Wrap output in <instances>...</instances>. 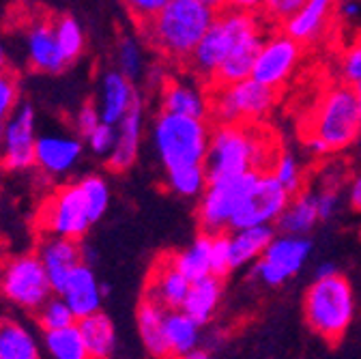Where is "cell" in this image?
<instances>
[{"label":"cell","mask_w":361,"mask_h":359,"mask_svg":"<svg viewBox=\"0 0 361 359\" xmlns=\"http://www.w3.org/2000/svg\"><path fill=\"white\" fill-rule=\"evenodd\" d=\"M54 32L67 65L75 63L86 48V35L82 24L73 16H59L54 18Z\"/></svg>","instance_id":"35"},{"label":"cell","mask_w":361,"mask_h":359,"mask_svg":"<svg viewBox=\"0 0 361 359\" xmlns=\"http://www.w3.org/2000/svg\"><path fill=\"white\" fill-rule=\"evenodd\" d=\"M138 95H140V91L135 88V82H131L118 69L104 71L99 75L97 102H95L99 108L102 121L110 123V125H118Z\"/></svg>","instance_id":"21"},{"label":"cell","mask_w":361,"mask_h":359,"mask_svg":"<svg viewBox=\"0 0 361 359\" xmlns=\"http://www.w3.org/2000/svg\"><path fill=\"white\" fill-rule=\"evenodd\" d=\"M24 46H26V61L32 71L61 73L69 67L59 48L54 20L48 18L32 20L24 32Z\"/></svg>","instance_id":"17"},{"label":"cell","mask_w":361,"mask_h":359,"mask_svg":"<svg viewBox=\"0 0 361 359\" xmlns=\"http://www.w3.org/2000/svg\"><path fill=\"white\" fill-rule=\"evenodd\" d=\"M355 291L340 272L329 278H316L303 297V314L310 329L323 340L338 344L355 319Z\"/></svg>","instance_id":"6"},{"label":"cell","mask_w":361,"mask_h":359,"mask_svg":"<svg viewBox=\"0 0 361 359\" xmlns=\"http://www.w3.org/2000/svg\"><path fill=\"white\" fill-rule=\"evenodd\" d=\"M0 295L28 312H37L54 295L37 252L18 254L5 260L3 274H0Z\"/></svg>","instance_id":"8"},{"label":"cell","mask_w":361,"mask_h":359,"mask_svg":"<svg viewBox=\"0 0 361 359\" xmlns=\"http://www.w3.org/2000/svg\"><path fill=\"white\" fill-rule=\"evenodd\" d=\"M78 183L82 185V192L86 196L90 217H93V221L97 224L106 215V211L110 207V198H112L108 178L102 176V174H86V176L80 178Z\"/></svg>","instance_id":"37"},{"label":"cell","mask_w":361,"mask_h":359,"mask_svg":"<svg viewBox=\"0 0 361 359\" xmlns=\"http://www.w3.org/2000/svg\"><path fill=\"white\" fill-rule=\"evenodd\" d=\"M209 88L213 123L256 125L271 114L278 102V91L256 82L254 78L228 84H215Z\"/></svg>","instance_id":"7"},{"label":"cell","mask_w":361,"mask_h":359,"mask_svg":"<svg viewBox=\"0 0 361 359\" xmlns=\"http://www.w3.org/2000/svg\"><path fill=\"white\" fill-rule=\"evenodd\" d=\"M200 80L192 78H174L170 75L159 88V106L166 112L209 118L211 121V88Z\"/></svg>","instance_id":"16"},{"label":"cell","mask_w":361,"mask_h":359,"mask_svg":"<svg viewBox=\"0 0 361 359\" xmlns=\"http://www.w3.org/2000/svg\"><path fill=\"white\" fill-rule=\"evenodd\" d=\"M142 46L145 41L140 35H121L114 43V69H118L131 82L142 80L149 67Z\"/></svg>","instance_id":"32"},{"label":"cell","mask_w":361,"mask_h":359,"mask_svg":"<svg viewBox=\"0 0 361 359\" xmlns=\"http://www.w3.org/2000/svg\"><path fill=\"white\" fill-rule=\"evenodd\" d=\"M176 359H211V355H209L207 348H196V351H192V353H188L183 357H176Z\"/></svg>","instance_id":"51"},{"label":"cell","mask_w":361,"mask_h":359,"mask_svg":"<svg viewBox=\"0 0 361 359\" xmlns=\"http://www.w3.org/2000/svg\"><path fill=\"white\" fill-rule=\"evenodd\" d=\"M271 28L262 13L219 9L185 69L207 86L252 78L258 50Z\"/></svg>","instance_id":"1"},{"label":"cell","mask_w":361,"mask_h":359,"mask_svg":"<svg viewBox=\"0 0 361 359\" xmlns=\"http://www.w3.org/2000/svg\"><path fill=\"white\" fill-rule=\"evenodd\" d=\"M59 295L67 301V305L75 314V319H84V317H90V314L99 312L102 303H104L102 282L95 276V269L84 262H80L69 274V278Z\"/></svg>","instance_id":"23"},{"label":"cell","mask_w":361,"mask_h":359,"mask_svg":"<svg viewBox=\"0 0 361 359\" xmlns=\"http://www.w3.org/2000/svg\"><path fill=\"white\" fill-rule=\"evenodd\" d=\"M361 133V114L350 84L338 82L321 93L310 112L305 147L310 153L327 157L353 147Z\"/></svg>","instance_id":"4"},{"label":"cell","mask_w":361,"mask_h":359,"mask_svg":"<svg viewBox=\"0 0 361 359\" xmlns=\"http://www.w3.org/2000/svg\"><path fill=\"white\" fill-rule=\"evenodd\" d=\"M280 153L271 131L256 125H226L211 127L209 151L204 168L209 178L237 176L245 172H264Z\"/></svg>","instance_id":"2"},{"label":"cell","mask_w":361,"mask_h":359,"mask_svg":"<svg viewBox=\"0 0 361 359\" xmlns=\"http://www.w3.org/2000/svg\"><path fill=\"white\" fill-rule=\"evenodd\" d=\"M80 334L93 359H112L116 353V329L108 314L102 310L90 317L78 319Z\"/></svg>","instance_id":"28"},{"label":"cell","mask_w":361,"mask_h":359,"mask_svg":"<svg viewBox=\"0 0 361 359\" xmlns=\"http://www.w3.org/2000/svg\"><path fill=\"white\" fill-rule=\"evenodd\" d=\"M334 274H338V267L334 262H321L319 267H316L314 278H329Z\"/></svg>","instance_id":"50"},{"label":"cell","mask_w":361,"mask_h":359,"mask_svg":"<svg viewBox=\"0 0 361 359\" xmlns=\"http://www.w3.org/2000/svg\"><path fill=\"white\" fill-rule=\"evenodd\" d=\"M346 200L353 211L361 213V170L353 172L346 183Z\"/></svg>","instance_id":"47"},{"label":"cell","mask_w":361,"mask_h":359,"mask_svg":"<svg viewBox=\"0 0 361 359\" xmlns=\"http://www.w3.org/2000/svg\"><path fill=\"white\" fill-rule=\"evenodd\" d=\"M338 78L344 84L355 86L361 80V37L346 46L338 61Z\"/></svg>","instance_id":"40"},{"label":"cell","mask_w":361,"mask_h":359,"mask_svg":"<svg viewBox=\"0 0 361 359\" xmlns=\"http://www.w3.org/2000/svg\"><path fill=\"white\" fill-rule=\"evenodd\" d=\"M43 346L52 359H93L80 334L78 321L69 327L43 331Z\"/></svg>","instance_id":"33"},{"label":"cell","mask_w":361,"mask_h":359,"mask_svg":"<svg viewBox=\"0 0 361 359\" xmlns=\"http://www.w3.org/2000/svg\"><path fill=\"white\" fill-rule=\"evenodd\" d=\"M7 69H9V56H7L5 48L0 46V73H3V71H7Z\"/></svg>","instance_id":"52"},{"label":"cell","mask_w":361,"mask_h":359,"mask_svg":"<svg viewBox=\"0 0 361 359\" xmlns=\"http://www.w3.org/2000/svg\"><path fill=\"white\" fill-rule=\"evenodd\" d=\"M312 254V241L297 235H276L267 245L264 254L252 264V278L264 286H282L297 276Z\"/></svg>","instance_id":"13"},{"label":"cell","mask_w":361,"mask_h":359,"mask_svg":"<svg viewBox=\"0 0 361 359\" xmlns=\"http://www.w3.org/2000/svg\"><path fill=\"white\" fill-rule=\"evenodd\" d=\"M288 200L290 192L274 174L269 170L258 172L233 217L231 231L247 226H276V221L280 219Z\"/></svg>","instance_id":"12"},{"label":"cell","mask_w":361,"mask_h":359,"mask_svg":"<svg viewBox=\"0 0 361 359\" xmlns=\"http://www.w3.org/2000/svg\"><path fill=\"white\" fill-rule=\"evenodd\" d=\"M258 172H245L237 176H224V178H209L204 192L198 198V209H196V219L200 233L207 235H219L228 233L233 217L254 183Z\"/></svg>","instance_id":"9"},{"label":"cell","mask_w":361,"mask_h":359,"mask_svg":"<svg viewBox=\"0 0 361 359\" xmlns=\"http://www.w3.org/2000/svg\"><path fill=\"white\" fill-rule=\"evenodd\" d=\"M102 123V114H99V108H97V104L95 102H86V104H82L80 106V110L75 112V116H73V129H75V133L78 136L84 140L90 131H93L97 125Z\"/></svg>","instance_id":"45"},{"label":"cell","mask_w":361,"mask_h":359,"mask_svg":"<svg viewBox=\"0 0 361 359\" xmlns=\"http://www.w3.org/2000/svg\"><path fill=\"white\" fill-rule=\"evenodd\" d=\"M166 314L168 310L149 297H142L135 310V325H138L140 340L147 353L155 359H170L166 344Z\"/></svg>","instance_id":"24"},{"label":"cell","mask_w":361,"mask_h":359,"mask_svg":"<svg viewBox=\"0 0 361 359\" xmlns=\"http://www.w3.org/2000/svg\"><path fill=\"white\" fill-rule=\"evenodd\" d=\"M84 140H86V147H88L90 153L106 159L112 153L114 145H116V125H110V123L102 121Z\"/></svg>","instance_id":"41"},{"label":"cell","mask_w":361,"mask_h":359,"mask_svg":"<svg viewBox=\"0 0 361 359\" xmlns=\"http://www.w3.org/2000/svg\"><path fill=\"white\" fill-rule=\"evenodd\" d=\"M142 136H145V102L142 95H138L131 104L129 112L116 125V145L112 153L106 157V164L112 172H125L135 164L140 153Z\"/></svg>","instance_id":"18"},{"label":"cell","mask_w":361,"mask_h":359,"mask_svg":"<svg viewBox=\"0 0 361 359\" xmlns=\"http://www.w3.org/2000/svg\"><path fill=\"white\" fill-rule=\"evenodd\" d=\"M102 295H104V299L110 297V284H102Z\"/></svg>","instance_id":"55"},{"label":"cell","mask_w":361,"mask_h":359,"mask_svg":"<svg viewBox=\"0 0 361 359\" xmlns=\"http://www.w3.org/2000/svg\"><path fill=\"white\" fill-rule=\"evenodd\" d=\"M353 91H355V97H357V104H359V114H361V80L353 86Z\"/></svg>","instance_id":"54"},{"label":"cell","mask_w":361,"mask_h":359,"mask_svg":"<svg viewBox=\"0 0 361 359\" xmlns=\"http://www.w3.org/2000/svg\"><path fill=\"white\" fill-rule=\"evenodd\" d=\"M276 237L274 226H247V229H233L228 231L231 243V262L233 269L254 264Z\"/></svg>","instance_id":"25"},{"label":"cell","mask_w":361,"mask_h":359,"mask_svg":"<svg viewBox=\"0 0 361 359\" xmlns=\"http://www.w3.org/2000/svg\"><path fill=\"white\" fill-rule=\"evenodd\" d=\"M307 0H262V16L271 26H282L290 20Z\"/></svg>","instance_id":"42"},{"label":"cell","mask_w":361,"mask_h":359,"mask_svg":"<svg viewBox=\"0 0 361 359\" xmlns=\"http://www.w3.org/2000/svg\"><path fill=\"white\" fill-rule=\"evenodd\" d=\"M224 9L243 11V13H260L262 0H224Z\"/></svg>","instance_id":"48"},{"label":"cell","mask_w":361,"mask_h":359,"mask_svg":"<svg viewBox=\"0 0 361 359\" xmlns=\"http://www.w3.org/2000/svg\"><path fill=\"white\" fill-rule=\"evenodd\" d=\"M84 145L78 133L69 131H43L35 142V168L45 178H63L71 174L82 162Z\"/></svg>","instance_id":"15"},{"label":"cell","mask_w":361,"mask_h":359,"mask_svg":"<svg viewBox=\"0 0 361 359\" xmlns=\"http://www.w3.org/2000/svg\"><path fill=\"white\" fill-rule=\"evenodd\" d=\"M80 254H82V262L88 264V267H95L97 264V250L95 248H90L86 243H80Z\"/></svg>","instance_id":"49"},{"label":"cell","mask_w":361,"mask_h":359,"mask_svg":"<svg viewBox=\"0 0 361 359\" xmlns=\"http://www.w3.org/2000/svg\"><path fill=\"white\" fill-rule=\"evenodd\" d=\"M211 243H213V235L200 233L185 250L170 254L172 256V262L176 264V269L190 282H196V280H202L207 276H213V267H211Z\"/></svg>","instance_id":"30"},{"label":"cell","mask_w":361,"mask_h":359,"mask_svg":"<svg viewBox=\"0 0 361 359\" xmlns=\"http://www.w3.org/2000/svg\"><path fill=\"white\" fill-rule=\"evenodd\" d=\"M37 112L30 104H20L0 136V166L9 172H24L35 166Z\"/></svg>","instance_id":"14"},{"label":"cell","mask_w":361,"mask_h":359,"mask_svg":"<svg viewBox=\"0 0 361 359\" xmlns=\"http://www.w3.org/2000/svg\"><path fill=\"white\" fill-rule=\"evenodd\" d=\"M20 104V78L16 71L7 69L0 73V136Z\"/></svg>","instance_id":"39"},{"label":"cell","mask_w":361,"mask_h":359,"mask_svg":"<svg viewBox=\"0 0 361 359\" xmlns=\"http://www.w3.org/2000/svg\"><path fill=\"white\" fill-rule=\"evenodd\" d=\"M37 224L43 235H56L80 241L95 224L93 217H90L82 185L75 181L50 194L39 209Z\"/></svg>","instance_id":"10"},{"label":"cell","mask_w":361,"mask_h":359,"mask_svg":"<svg viewBox=\"0 0 361 359\" xmlns=\"http://www.w3.org/2000/svg\"><path fill=\"white\" fill-rule=\"evenodd\" d=\"M166 344L170 359L183 357L198 348L200 344V325L190 319L183 310H168L166 314Z\"/></svg>","instance_id":"29"},{"label":"cell","mask_w":361,"mask_h":359,"mask_svg":"<svg viewBox=\"0 0 361 359\" xmlns=\"http://www.w3.org/2000/svg\"><path fill=\"white\" fill-rule=\"evenodd\" d=\"M336 16V0H307V3L280 28L286 30L301 46L321 41Z\"/></svg>","instance_id":"22"},{"label":"cell","mask_w":361,"mask_h":359,"mask_svg":"<svg viewBox=\"0 0 361 359\" xmlns=\"http://www.w3.org/2000/svg\"><path fill=\"white\" fill-rule=\"evenodd\" d=\"M303 61V46L286 30L271 28L258 50L252 78L274 91L284 88Z\"/></svg>","instance_id":"11"},{"label":"cell","mask_w":361,"mask_h":359,"mask_svg":"<svg viewBox=\"0 0 361 359\" xmlns=\"http://www.w3.org/2000/svg\"><path fill=\"white\" fill-rule=\"evenodd\" d=\"M125 11L129 13V18L135 22V24H145L149 22L151 18H155L170 0H121Z\"/></svg>","instance_id":"44"},{"label":"cell","mask_w":361,"mask_h":359,"mask_svg":"<svg viewBox=\"0 0 361 359\" xmlns=\"http://www.w3.org/2000/svg\"><path fill=\"white\" fill-rule=\"evenodd\" d=\"M78 319L71 312V308L67 305V301L54 293L48 301H45L39 310H37V323L43 331H52V329H61V327H69L73 325Z\"/></svg>","instance_id":"38"},{"label":"cell","mask_w":361,"mask_h":359,"mask_svg":"<svg viewBox=\"0 0 361 359\" xmlns=\"http://www.w3.org/2000/svg\"><path fill=\"white\" fill-rule=\"evenodd\" d=\"M211 127L209 118L159 110L151 123V142L164 172L185 166H204Z\"/></svg>","instance_id":"5"},{"label":"cell","mask_w":361,"mask_h":359,"mask_svg":"<svg viewBox=\"0 0 361 359\" xmlns=\"http://www.w3.org/2000/svg\"><path fill=\"white\" fill-rule=\"evenodd\" d=\"M215 13L200 0H170L155 18L138 26V35L164 61L185 67Z\"/></svg>","instance_id":"3"},{"label":"cell","mask_w":361,"mask_h":359,"mask_svg":"<svg viewBox=\"0 0 361 359\" xmlns=\"http://www.w3.org/2000/svg\"><path fill=\"white\" fill-rule=\"evenodd\" d=\"M224 295V282L217 276H207L202 280H196L190 284V293L183 301V310L190 319H194L200 327L207 325L221 301Z\"/></svg>","instance_id":"27"},{"label":"cell","mask_w":361,"mask_h":359,"mask_svg":"<svg viewBox=\"0 0 361 359\" xmlns=\"http://www.w3.org/2000/svg\"><path fill=\"white\" fill-rule=\"evenodd\" d=\"M269 172L274 174L278 181L290 192V196L303 192L307 188V181H305V170L299 162V157L293 153V151H280L271 164Z\"/></svg>","instance_id":"36"},{"label":"cell","mask_w":361,"mask_h":359,"mask_svg":"<svg viewBox=\"0 0 361 359\" xmlns=\"http://www.w3.org/2000/svg\"><path fill=\"white\" fill-rule=\"evenodd\" d=\"M200 3H204L207 7H211V9H215V11L224 9V0H200Z\"/></svg>","instance_id":"53"},{"label":"cell","mask_w":361,"mask_h":359,"mask_svg":"<svg viewBox=\"0 0 361 359\" xmlns=\"http://www.w3.org/2000/svg\"><path fill=\"white\" fill-rule=\"evenodd\" d=\"M321 221L319 209H316V198L312 190H303L295 196H290L286 209L282 211L280 219L276 221V229L284 235H297L307 237V233Z\"/></svg>","instance_id":"26"},{"label":"cell","mask_w":361,"mask_h":359,"mask_svg":"<svg viewBox=\"0 0 361 359\" xmlns=\"http://www.w3.org/2000/svg\"><path fill=\"white\" fill-rule=\"evenodd\" d=\"M0 359H41L35 336L13 319H0Z\"/></svg>","instance_id":"31"},{"label":"cell","mask_w":361,"mask_h":359,"mask_svg":"<svg viewBox=\"0 0 361 359\" xmlns=\"http://www.w3.org/2000/svg\"><path fill=\"white\" fill-rule=\"evenodd\" d=\"M37 256L41 258L45 274L50 278L54 293H61L69 274L82 262L80 241L56 237V235H43L37 243Z\"/></svg>","instance_id":"20"},{"label":"cell","mask_w":361,"mask_h":359,"mask_svg":"<svg viewBox=\"0 0 361 359\" xmlns=\"http://www.w3.org/2000/svg\"><path fill=\"white\" fill-rule=\"evenodd\" d=\"M336 16L344 24H361V0H342V3H336Z\"/></svg>","instance_id":"46"},{"label":"cell","mask_w":361,"mask_h":359,"mask_svg":"<svg viewBox=\"0 0 361 359\" xmlns=\"http://www.w3.org/2000/svg\"><path fill=\"white\" fill-rule=\"evenodd\" d=\"M164 183L178 198H200L209 183V174L204 166H185L164 172Z\"/></svg>","instance_id":"34"},{"label":"cell","mask_w":361,"mask_h":359,"mask_svg":"<svg viewBox=\"0 0 361 359\" xmlns=\"http://www.w3.org/2000/svg\"><path fill=\"white\" fill-rule=\"evenodd\" d=\"M3 264H5V260H3V256H0V274H3Z\"/></svg>","instance_id":"56"},{"label":"cell","mask_w":361,"mask_h":359,"mask_svg":"<svg viewBox=\"0 0 361 359\" xmlns=\"http://www.w3.org/2000/svg\"><path fill=\"white\" fill-rule=\"evenodd\" d=\"M336 3H342V0H336Z\"/></svg>","instance_id":"57"},{"label":"cell","mask_w":361,"mask_h":359,"mask_svg":"<svg viewBox=\"0 0 361 359\" xmlns=\"http://www.w3.org/2000/svg\"><path fill=\"white\" fill-rule=\"evenodd\" d=\"M190 280L178 272L176 264L172 262V256H159L151 269L147 286H145V297L161 303L166 310H180L183 301L190 293Z\"/></svg>","instance_id":"19"},{"label":"cell","mask_w":361,"mask_h":359,"mask_svg":"<svg viewBox=\"0 0 361 359\" xmlns=\"http://www.w3.org/2000/svg\"><path fill=\"white\" fill-rule=\"evenodd\" d=\"M211 267H213V276H217L221 280L233 272L228 233L213 235V243H211Z\"/></svg>","instance_id":"43"}]
</instances>
